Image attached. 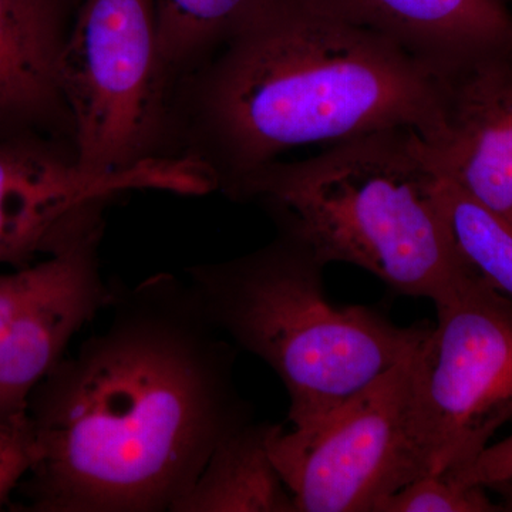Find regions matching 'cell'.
Masks as SVG:
<instances>
[{"label": "cell", "instance_id": "1", "mask_svg": "<svg viewBox=\"0 0 512 512\" xmlns=\"http://www.w3.org/2000/svg\"><path fill=\"white\" fill-rule=\"evenodd\" d=\"M107 328L30 394L26 512H173L220 441L251 421L232 355L187 282L117 289Z\"/></svg>", "mask_w": 512, "mask_h": 512}, {"label": "cell", "instance_id": "2", "mask_svg": "<svg viewBox=\"0 0 512 512\" xmlns=\"http://www.w3.org/2000/svg\"><path fill=\"white\" fill-rule=\"evenodd\" d=\"M444 101V77L392 40L311 0H269L175 84L171 150L200 164L215 190L232 198L293 148L389 128L433 143Z\"/></svg>", "mask_w": 512, "mask_h": 512}, {"label": "cell", "instance_id": "3", "mask_svg": "<svg viewBox=\"0 0 512 512\" xmlns=\"http://www.w3.org/2000/svg\"><path fill=\"white\" fill-rule=\"evenodd\" d=\"M439 181L426 140L389 128L265 165L232 200L262 202L323 266H357L399 295L434 302L474 272L451 237Z\"/></svg>", "mask_w": 512, "mask_h": 512}, {"label": "cell", "instance_id": "4", "mask_svg": "<svg viewBox=\"0 0 512 512\" xmlns=\"http://www.w3.org/2000/svg\"><path fill=\"white\" fill-rule=\"evenodd\" d=\"M323 268L281 232L252 254L187 271L211 325L284 383L293 427L322 419L412 356L431 329L396 325L369 306L335 305Z\"/></svg>", "mask_w": 512, "mask_h": 512}, {"label": "cell", "instance_id": "5", "mask_svg": "<svg viewBox=\"0 0 512 512\" xmlns=\"http://www.w3.org/2000/svg\"><path fill=\"white\" fill-rule=\"evenodd\" d=\"M60 84L84 173H124L173 157L174 83L156 0H83L60 57Z\"/></svg>", "mask_w": 512, "mask_h": 512}, {"label": "cell", "instance_id": "6", "mask_svg": "<svg viewBox=\"0 0 512 512\" xmlns=\"http://www.w3.org/2000/svg\"><path fill=\"white\" fill-rule=\"evenodd\" d=\"M416 352L315 423L292 431L276 426L269 454L296 511L376 512L429 474L414 390Z\"/></svg>", "mask_w": 512, "mask_h": 512}, {"label": "cell", "instance_id": "7", "mask_svg": "<svg viewBox=\"0 0 512 512\" xmlns=\"http://www.w3.org/2000/svg\"><path fill=\"white\" fill-rule=\"evenodd\" d=\"M434 305L414 390L429 474H447L512 420V302L471 272Z\"/></svg>", "mask_w": 512, "mask_h": 512}, {"label": "cell", "instance_id": "8", "mask_svg": "<svg viewBox=\"0 0 512 512\" xmlns=\"http://www.w3.org/2000/svg\"><path fill=\"white\" fill-rule=\"evenodd\" d=\"M147 190L204 195L214 187L190 158L94 175L79 167L69 140L32 131L0 134V266L39 261L127 192Z\"/></svg>", "mask_w": 512, "mask_h": 512}, {"label": "cell", "instance_id": "9", "mask_svg": "<svg viewBox=\"0 0 512 512\" xmlns=\"http://www.w3.org/2000/svg\"><path fill=\"white\" fill-rule=\"evenodd\" d=\"M103 232L104 217L94 218L52 254L0 272V423L25 416L74 336L116 298L101 274Z\"/></svg>", "mask_w": 512, "mask_h": 512}, {"label": "cell", "instance_id": "10", "mask_svg": "<svg viewBox=\"0 0 512 512\" xmlns=\"http://www.w3.org/2000/svg\"><path fill=\"white\" fill-rule=\"evenodd\" d=\"M444 127L427 143L441 173L512 221V55L448 74Z\"/></svg>", "mask_w": 512, "mask_h": 512}, {"label": "cell", "instance_id": "11", "mask_svg": "<svg viewBox=\"0 0 512 512\" xmlns=\"http://www.w3.org/2000/svg\"><path fill=\"white\" fill-rule=\"evenodd\" d=\"M338 18L392 40L446 77L512 55V13L504 0H311Z\"/></svg>", "mask_w": 512, "mask_h": 512}, {"label": "cell", "instance_id": "12", "mask_svg": "<svg viewBox=\"0 0 512 512\" xmlns=\"http://www.w3.org/2000/svg\"><path fill=\"white\" fill-rule=\"evenodd\" d=\"M72 0H0V134L69 140L73 121L60 84Z\"/></svg>", "mask_w": 512, "mask_h": 512}, {"label": "cell", "instance_id": "13", "mask_svg": "<svg viewBox=\"0 0 512 512\" xmlns=\"http://www.w3.org/2000/svg\"><path fill=\"white\" fill-rule=\"evenodd\" d=\"M276 424H242L220 441L173 512H298L271 454Z\"/></svg>", "mask_w": 512, "mask_h": 512}, {"label": "cell", "instance_id": "14", "mask_svg": "<svg viewBox=\"0 0 512 512\" xmlns=\"http://www.w3.org/2000/svg\"><path fill=\"white\" fill-rule=\"evenodd\" d=\"M269 0H156L161 50L174 86L200 69Z\"/></svg>", "mask_w": 512, "mask_h": 512}, {"label": "cell", "instance_id": "15", "mask_svg": "<svg viewBox=\"0 0 512 512\" xmlns=\"http://www.w3.org/2000/svg\"><path fill=\"white\" fill-rule=\"evenodd\" d=\"M439 198L461 258L512 302V221L474 200L441 171Z\"/></svg>", "mask_w": 512, "mask_h": 512}, {"label": "cell", "instance_id": "16", "mask_svg": "<svg viewBox=\"0 0 512 512\" xmlns=\"http://www.w3.org/2000/svg\"><path fill=\"white\" fill-rule=\"evenodd\" d=\"M503 511L484 487L461 485L446 474H426L400 488L376 512H495Z\"/></svg>", "mask_w": 512, "mask_h": 512}, {"label": "cell", "instance_id": "17", "mask_svg": "<svg viewBox=\"0 0 512 512\" xmlns=\"http://www.w3.org/2000/svg\"><path fill=\"white\" fill-rule=\"evenodd\" d=\"M35 458L28 416L0 423V510L10 504Z\"/></svg>", "mask_w": 512, "mask_h": 512}, {"label": "cell", "instance_id": "18", "mask_svg": "<svg viewBox=\"0 0 512 512\" xmlns=\"http://www.w3.org/2000/svg\"><path fill=\"white\" fill-rule=\"evenodd\" d=\"M446 476L466 487L493 488L512 481V434L503 441L490 444L476 460Z\"/></svg>", "mask_w": 512, "mask_h": 512}, {"label": "cell", "instance_id": "19", "mask_svg": "<svg viewBox=\"0 0 512 512\" xmlns=\"http://www.w3.org/2000/svg\"><path fill=\"white\" fill-rule=\"evenodd\" d=\"M493 490L497 491V493L503 497V501L500 503L503 511H512V481L495 485Z\"/></svg>", "mask_w": 512, "mask_h": 512}]
</instances>
